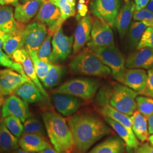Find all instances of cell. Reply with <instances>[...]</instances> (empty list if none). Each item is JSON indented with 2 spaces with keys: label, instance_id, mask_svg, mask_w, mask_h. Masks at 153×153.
Returning a JSON list of instances; mask_svg holds the SVG:
<instances>
[{
  "label": "cell",
  "instance_id": "obj_1",
  "mask_svg": "<svg viewBox=\"0 0 153 153\" xmlns=\"http://www.w3.org/2000/svg\"><path fill=\"white\" fill-rule=\"evenodd\" d=\"M74 148L85 153L100 139L110 133L109 127L98 117L88 114H76L68 120Z\"/></svg>",
  "mask_w": 153,
  "mask_h": 153
},
{
  "label": "cell",
  "instance_id": "obj_2",
  "mask_svg": "<svg viewBox=\"0 0 153 153\" xmlns=\"http://www.w3.org/2000/svg\"><path fill=\"white\" fill-rule=\"evenodd\" d=\"M42 116L47 136L55 150L60 153L71 152L74 141L65 119L52 111L43 112Z\"/></svg>",
  "mask_w": 153,
  "mask_h": 153
},
{
  "label": "cell",
  "instance_id": "obj_3",
  "mask_svg": "<svg viewBox=\"0 0 153 153\" xmlns=\"http://www.w3.org/2000/svg\"><path fill=\"white\" fill-rule=\"evenodd\" d=\"M139 94L124 85L115 83L109 88H103L98 94L99 104L108 103L121 112L131 116L136 111V99Z\"/></svg>",
  "mask_w": 153,
  "mask_h": 153
},
{
  "label": "cell",
  "instance_id": "obj_4",
  "mask_svg": "<svg viewBox=\"0 0 153 153\" xmlns=\"http://www.w3.org/2000/svg\"><path fill=\"white\" fill-rule=\"evenodd\" d=\"M69 67L74 73L89 76H105L112 73L109 68L88 49L74 57Z\"/></svg>",
  "mask_w": 153,
  "mask_h": 153
},
{
  "label": "cell",
  "instance_id": "obj_5",
  "mask_svg": "<svg viewBox=\"0 0 153 153\" xmlns=\"http://www.w3.org/2000/svg\"><path fill=\"white\" fill-rule=\"evenodd\" d=\"M98 80L89 78H75L71 79L56 88L53 93L71 94L85 100L93 99L100 87Z\"/></svg>",
  "mask_w": 153,
  "mask_h": 153
},
{
  "label": "cell",
  "instance_id": "obj_6",
  "mask_svg": "<svg viewBox=\"0 0 153 153\" xmlns=\"http://www.w3.org/2000/svg\"><path fill=\"white\" fill-rule=\"evenodd\" d=\"M88 50L109 68L116 80H118L126 71L125 58L115 45L107 47H88Z\"/></svg>",
  "mask_w": 153,
  "mask_h": 153
},
{
  "label": "cell",
  "instance_id": "obj_7",
  "mask_svg": "<svg viewBox=\"0 0 153 153\" xmlns=\"http://www.w3.org/2000/svg\"><path fill=\"white\" fill-rule=\"evenodd\" d=\"M74 44V36H67L62 27L57 29L52 40V52L50 62L56 64L65 60L71 54Z\"/></svg>",
  "mask_w": 153,
  "mask_h": 153
},
{
  "label": "cell",
  "instance_id": "obj_8",
  "mask_svg": "<svg viewBox=\"0 0 153 153\" xmlns=\"http://www.w3.org/2000/svg\"><path fill=\"white\" fill-rule=\"evenodd\" d=\"M120 6V0H93L90 11L97 18L114 27Z\"/></svg>",
  "mask_w": 153,
  "mask_h": 153
},
{
  "label": "cell",
  "instance_id": "obj_9",
  "mask_svg": "<svg viewBox=\"0 0 153 153\" xmlns=\"http://www.w3.org/2000/svg\"><path fill=\"white\" fill-rule=\"evenodd\" d=\"M88 47H107L115 45L113 31L107 23L95 19L93 22L90 40L87 44Z\"/></svg>",
  "mask_w": 153,
  "mask_h": 153
},
{
  "label": "cell",
  "instance_id": "obj_10",
  "mask_svg": "<svg viewBox=\"0 0 153 153\" xmlns=\"http://www.w3.org/2000/svg\"><path fill=\"white\" fill-rule=\"evenodd\" d=\"M25 38L24 48L38 54L39 50L48 33L46 25L40 22H34L23 28Z\"/></svg>",
  "mask_w": 153,
  "mask_h": 153
},
{
  "label": "cell",
  "instance_id": "obj_11",
  "mask_svg": "<svg viewBox=\"0 0 153 153\" xmlns=\"http://www.w3.org/2000/svg\"><path fill=\"white\" fill-rule=\"evenodd\" d=\"M60 18V9L51 0H44L35 19L47 26L49 33L54 34L57 29L61 27L59 24Z\"/></svg>",
  "mask_w": 153,
  "mask_h": 153
},
{
  "label": "cell",
  "instance_id": "obj_12",
  "mask_svg": "<svg viewBox=\"0 0 153 153\" xmlns=\"http://www.w3.org/2000/svg\"><path fill=\"white\" fill-rule=\"evenodd\" d=\"M2 118L14 116L19 118L23 123L31 117L27 103L15 94H12L5 99L1 109Z\"/></svg>",
  "mask_w": 153,
  "mask_h": 153
},
{
  "label": "cell",
  "instance_id": "obj_13",
  "mask_svg": "<svg viewBox=\"0 0 153 153\" xmlns=\"http://www.w3.org/2000/svg\"><path fill=\"white\" fill-rule=\"evenodd\" d=\"M52 102L56 109L61 115L71 117L79 109L82 103V99L65 93H53Z\"/></svg>",
  "mask_w": 153,
  "mask_h": 153
},
{
  "label": "cell",
  "instance_id": "obj_14",
  "mask_svg": "<svg viewBox=\"0 0 153 153\" xmlns=\"http://www.w3.org/2000/svg\"><path fill=\"white\" fill-rule=\"evenodd\" d=\"M12 59L22 65L23 69L28 78L37 86L45 98H48V94L37 76L33 61L27 50L25 48L17 50L13 54Z\"/></svg>",
  "mask_w": 153,
  "mask_h": 153
},
{
  "label": "cell",
  "instance_id": "obj_15",
  "mask_svg": "<svg viewBox=\"0 0 153 153\" xmlns=\"http://www.w3.org/2000/svg\"><path fill=\"white\" fill-rule=\"evenodd\" d=\"M31 80L10 69L0 71V95L6 97L14 93L16 88Z\"/></svg>",
  "mask_w": 153,
  "mask_h": 153
},
{
  "label": "cell",
  "instance_id": "obj_16",
  "mask_svg": "<svg viewBox=\"0 0 153 153\" xmlns=\"http://www.w3.org/2000/svg\"><path fill=\"white\" fill-rule=\"evenodd\" d=\"M93 22V19L90 15H86L79 19L74 35V54L78 53L90 41Z\"/></svg>",
  "mask_w": 153,
  "mask_h": 153
},
{
  "label": "cell",
  "instance_id": "obj_17",
  "mask_svg": "<svg viewBox=\"0 0 153 153\" xmlns=\"http://www.w3.org/2000/svg\"><path fill=\"white\" fill-rule=\"evenodd\" d=\"M148 73L142 69H126L117 80L123 85L137 93H140L146 87Z\"/></svg>",
  "mask_w": 153,
  "mask_h": 153
},
{
  "label": "cell",
  "instance_id": "obj_18",
  "mask_svg": "<svg viewBox=\"0 0 153 153\" xmlns=\"http://www.w3.org/2000/svg\"><path fill=\"white\" fill-rule=\"evenodd\" d=\"M126 67L148 70L153 68V48H143L131 53L126 60Z\"/></svg>",
  "mask_w": 153,
  "mask_h": 153
},
{
  "label": "cell",
  "instance_id": "obj_19",
  "mask_svg": "<svg viewBox=\"0 0 153 153\" xmlns=\"http://www.w3.org/2000/svg\"><path fill=\"white\" fill-rule=\"evenodd\" d=\"M135 11V4L133 1L127 2L119 10L115 19V27L121 38H123L128 32Z\"/></svg>",
  "mask_w": 153,
  "mask_h": 153
},
{
  "label": "cell",
  "instance_id": "obj_20",
  "mask_svg": "<svg viewBox=\"0 0 153 153\" xmlns=\"http://www.w3.org/2000/svg\"><path fill=\"white\" fill-rule=\"evenodd\" d=\"M44 0H33L19 4L14 11V18L21 23H26L38 14Z\"/></svg>",
  "mask_w": 153,
  "mask_h": 153
},
{
  "label": "cell",
  "instance_id": "obj_21",
  "mask_svg": "<svg viewBox=\"0 0 153 153\" xmlns=\"http://www.w3.org/2000/svg\"><path fill=\"white\" fill-rule=\"evenodd\" d=\"M14 94L27 103H39L45 98L37 86L31 81L25 82L16 88Z\"/></svg>",
  "mask_w": 153,
  "mask_h": 153
},
{
  "label": "cell",
  "instance_id": "obj_22",
  "mask_svg": "<svg viewBox=\"0 0 153 153\" xmlns=\"http://www.w3.org/2000/svg\"><path fill=\"white\" fill-rule=\"evenodd\" d=\"M19 146L23 150L33 153H39L51 147L45 138L31 134H23L19 140Z\"/></svg>",
  "mask_w": 153,
  "mask_h": 153
},
{
  "label": "cell",
  "instance_id": "obj_23",
  "mask_svg": "<svg viewBox=\"0 0 153 153\" xmlns=\"http://www.w3.org/2000/svg\"><path fill=\"white\" fill-rule=\"evenodd\" d=\"M105 122L115 131L129 149L138 147L140 143L133 131L120 123L108 117H104Z\"/></svg>",
  "mask_w": 153,
  "mask_h": 153
},
{
  "label": "cell",
  "instance_id": "obj_24",
  "mask_svg": "<svg viewBox=\"0 0 153 153\" xmlns=\"http://www.w3.org/2000/svg\"><path fill=\"white\" fill-rule=\"evenodd\" d=\"M126 143L117 137H110L99 143L88 153H123Z\"/></svg>",
  "mask_w": 153,
  "mask_h": 153
},
{
  "label": "cell",
  "instance_id": "obj_25",
  "mask_svg": "<svg viewBox=\"0 0 153 153\" xmlns=\"http://www.w3.org/2000/svg\"><path fill=\"white\" fill-rule=\"evenodd\" d=\"M18 138L14 136L6 126L3 119L0 121V152L10 153L18 149Z\"/></svg>",
  "mask_w": 153,
  "mask_h": 153
},
{
  "label": "cell",
  "instance_id": "obj_26",
  "mask_svg": "<svg viewBox=\"0 0 153 153\" xmlns=\"http://www.w3.org/2000/svg\"><path fill=\"white\" fill-rule=\"evenodd\" d=\"M18 29V24L14 18L13 7L9 6H0V30L11 33Z\"/></svg>",
  "mask_w": 153,
  "mask_h": 153
},
{
  "label": "cell",
  "instance_id": "obj_27",
  "mask_svg": "<svg viewBox=\"0 0 153 153\" xmlns=\"http://www.w3.org/2000/svg\"><path fill=\"white\" fill-rule=\"evenodd\" d=\"M132 124V130L140 141L143 142L149 138L148 119L136 110L133 115L130 116Z\"/></svg>",
  "mask_w": 153,
  "mask_h": 153
},
{
  "label": "cell",
  "instance_id": "obj_28",
  "mask_svg": "<svg viewBox=\"0 0 153 153\" xmlns=\"http://www.w3.org/2000/svg\"><path fill=\"white\" fill-rule=\"evenodd\" d=\"M25 38L23 28L14 33H9L4 42L2 48L6 53L12 59L13 54L18 49L24 48Z\"/></svg>",
  "mask_w": 153,
  "mask_h": 153
},
{
  "label": "cell",
  "instance_id": "obj_29",
  "mask_svg": "<svg viewBox=\"0 0 153 153\" xmlns=\"http://www.w3.org/2000/svg\"><path fill=\"white\" fill-rule=\"evenodd\" d=\"M99 108L100 112L104 117H108L126 126L129 130H132L131 117L113 108L108 103H102Z\"/></svg>",
  "mask_w": 153,
  "mask_h": 153
},
{
  "label": "cell",
  "instance_id": "obj_30",
  "mask_svg": "<svg viewBox=\"0 0 153 153\" xmlns=\"http://www.w3.org/2000/svg\"><path fill=\"white\" fill-rule=\"evenodd\" d=\"M146 28L147 26L142 22L140 21L131 22L128 31L127 36L128 46L131 51L137 49L142 35Z\"/></svg>",
  "mask_w": 153,
  "mask_h": 153
},
{
  "label": "cell",
  "instance_id": "obj_31",
  "mask_svg": "<svg viewBox=\"0 0 153 153\" xmlns=\"http://www.w3.org/2000/svg\"><path fill=\"white\" fill-rule=\"evenodd\" d=\"M66 68L63 66L52 64L49 71L42 81V85L47 88L57 86L65 74Z\"/></svg>",
  "mask_w": 153,
  "mask_h": 153
},
{
  "label": "cell",
  "instance_id": "obj_32",
  "mask_svg": "<svg viewBox=\"0 0 153 153\" xmlns=\"http://www.w3.org/2000/svg\"><path fill=\"white\" fill-rule=\"evenodd\" d=\"M24 133L38 135L40 137L45 138V128L41 121L38 118L30 117L23 123Z\"/></svg>",
  "mask_w": 153,
  "mask_h": 153
},
{
  "label": "cell",
  "instance_id": "obj_33",
  "mask_svg": "<svg viewBox=\"0 0 153 153\" xmlns=\"http://www.w3.org/2000/svg\"><path fill=\"white\" fill-rule=\"evenodd\" d=\"M29 55L30 56L35 69L36 73L37 76L39 80L42 82L44 80L45 76H47L52 64L47 63L45 61L42 60L39 57L38 54L31 50H27Z\"/></svg>",
  "mask_w": 153,
  "mask_h": 153
},
{
  "label": "cell",
  "instance_id": "obj_34",
  "mask_svg": "<svg viewBox=\"0 0 153 153\" xmlns=\"http://www.w3.org/2000/svg\"><path fill=\"white\" fill-rule=\"evenodd\" d=\"M51 1L60 10L61 18L59 24L61 27L67 19L74 16L76 14L75 5L71 4L68 0H52Z\"/></svg>",
  "mask_w": 153,
  "mask_h": 153
},
{
  "label": "cell",
  "instance_id": "obj_35",
  "mask_svg": "<svg viewBox=\"0 0 153 153\" xmlns=\"http://www.w3.org/2000/svg\"><path fill=\"white\" fill-rule=\"evenodd\" d=\"M6 126L16 138H21L24 133V126L22 121L14 116H8L3 118Z\"/></svg>",
  "mask_w": 153,
  "mask_h": 153
},
{
  "label": "cell",
  "instance_id": "obj_36",
  "mask_svg": "<svg viewBox=\"0 0 153 153\" xmlns=\"http://www.w3.org/2000/svg\"><path fill=\"white\" fill-rule=\"evenodd\" d=\"M137 110L147 119L153 115V98L140 96L136 99Z\"/></svg>",
  "mask_w": 153,
  "mask_h": 153
},
{
  "label": "cell",
  "instance_id": "obj_37",
  "mask_svg": "<svg viewBox=\"0 0 153 153\" xmlns=\"http://www.w3.org/2000/svg\"><path fill=\"white\" fill-rule=\"evenodd\" d=\"M11 59L10 57L0 49V65L12 69L21 74L22 76L28 78L23 69L22 65L18 62L13 61Z\"/></svg>",
  "mask_w": 153,
  "mask_h": 153
},
{
  "label": "cell",
  "instance_id": "obj_38",
  "mask_svg": "<svg viewBox=\"0 0 153 153\" xmlns=\"http://www.w3.org/2000/svg\"><path fill=\"white\" fill-rule=\"evenodd\" d=\"M52 38H53V34L51 33H48L44 42L40 47L38 53L39 57L42 60L49 64H51L50 60H51V57L52 52Z\"/></svg>",
  "mask_w": 153,
  "mask_h": 153
},
{
  "label": "cell",
  "instance_id": "obj_39",
  "mask_svg": "<svg viewBox=\"0 0 153 153\" xmlns=\"http://www.w3.org/2000/svg\"><path fill=\"white\" fill-rule=\"evenodd\" d=\"M133 19L135 21L142 22L147 27H153V12L146 9L135 11L133 15Z\"/></svg>",
  "mask_w": 153,
  "mask_h": 153
},
{
  "label": "cell",
  "instance_id": "obj_40",
  "mask_svg": "<svg viewBox=\"0 0 153 153\" xmlns=\"http://www.w3.org/2000/svg\"><path fill=\"white\" fill-rule=\"evenodd\" d=\"M153 48V27H147L142 35L137 49L143 48Z\"/></svg>",
  "mask_w": 153,
  "mask_h": 153
},
{
  "label": "cell",
  "instance_id": "obj_41",
  "mask_svg": "<svg viewBox=\"0 0 153 153\" xmlns=\"http://www.w3.org/2000/svg\"><path fill=\"white\" fill-rule=\"evenodd\" d=\"M139 94L153 98V68L148 70V79L146 87Z\"/></svg>",
  "mask_w": 153,
  "mask_h": 153
},
{
  "label": "cell",
  "instance_id": "obj_42",
  "mask_svg": "<svg viewBox=\"0 0 153 153\" xmlns=\"http://www.w3.org/2000/svg\"><path fill=\"white\" fill-rule=\"evenodd\" d=\"M85 0H79V3L77 6L78 15L77 19L79 20L83 16H86L88 13V6L85 4Z\"/></svg>",
  "mask_w": 153,
  "mask_h": 153
},
{
  "label": "cell",
  "instance_id": "obj_43",
  "mask_svg": "<svg viewBox=\"0 0 153 153\" xmlns=\"http://www.w3.org/2000/svg\"><path fill=\"white\" fill-rule=\"evenodd\" d=\"M149 1L150 0H134L136 11H139L143 9H145Z\"/></svg>",
  "mask_w": 153,
  "mask_h": 153
},
{
  "label": "cell",
  "instance_id": "obj_44",
  "mask_svg": "<svg viewBox=\"0 0 153 153\" xmlns=\"http://www.w3.org/2000/svg\"><path fill=\"white\" fill-rule=\"evenodd\" d=\"M19 4V0H0V5L14 6H16Z\"/></svg>",
  "mask_w": 153,
  "mask_h": 153
},
{
  "label": "cell",
  "instance_id": "obj_45",
  "mask_svg": "<svg viewBox=\"0 0 153 153\" xmlns=\"http://www.w3.org/2000/svg\"><path fill=\"white\" fill-rule=\"evenodd\" d=\"M150 146L148 143H145L141 146L137 147L135 153H149Z\"/></svg>",
  "mask_w": 153,
  "mask_h": 153
},
{
  "label": "cell",
  "instance_id": "obj_46",
  "mask_svg": "<svg viewBox=\"0 0 153 153\" xmlns=\"http://www.w3.org/2000/svg\"><path fill=\"white\" fill-rule=\"evenodd\" d=\"M148 131L149 134H153V115L148 119Z\"/></svg>",
  "mask_w": 153,
  "mask_h": 153
},
{
  "label": "cell",
  "instance_id": "obj_47",
  "mask_svg": "<svg viewBox=\"0 0 153 153\" xmlns=\"http://www.w3.org/2000/svg\"><path fill=\"white\" fill-rule=\"evenodd\" d=\"M38 153H60L58 151H57L56 150H55V149H53L52 147H49V148H47L45 149H44L43 150L39 152Z\"/></svg>",
  "mask_w": 153,
  "mask_h": 153
},
{
  "label": "cell",
  "instance_id": "obj_48",
  "mask_svg": "<svg viewBox=\"0 0 153 153\" xmlns=\"http://www.w3.org/2000/svg\"><path fill=\"white\" fill-rule=\"evenodd\" d=\"M145 9L149 11L153 12V0H150L148 5Z\"/></svg>",
  "mask_w": 153,
  "mask_h": 153
},
{
  "label": "cell",
  "instance_id": "obj_49",
  "mask_svg": "<svg viewBox=\"0 0 153 153\" xmlns=\"http://www.w3.org/2000/svg\"><path fill=\"white\" fill-rule=\"evenodd\" d=\"M5 97L0 95V114H1V110L2 109V105L5 102Z\"/></svg>",
  "mask_w": 153,
  "mask_h": 153
},
{
  "label": "cell",
  "instance_id": "obj_50",
  "mask_svg": "<svg viewBox=\"0 0 153 153\" xmlns=\"http://www.w3.org/2000/svg\"><path fill=\"white\" fill-rule=\"evenodd\" d=\"M12 153H33V152H26L25 150H23V149H17L16 151L12 152Z\"/></svg>",
  "mask_w": 153,
  "mask_h": 153
},
{
  "label": "cell",
  "instance_id": "obj_51",
  "mask_svg": "<svg viewBox=\"0 0 153 153\" xmlns=\"http://www.w3.org/2000/svg\"><path fill=\"white\" fill-rule=\"evenodd\" d=\"M148 139L149 140V142H150V143L152 144V145L153 146V134H152L151 136H150Z\"/></svg>",
  "mask_w": 153,
  "mask_h": 153
},
{
  "label": "cell",
  "instance_id": "obj_52",
  "mask_svg": "<svg viewBox=\"0 0 153 153\" xmlns=\"http://www.w3.org/2000/svg\"><path fill=\"white\" fill-rule=\"evenodd\" d=\"M3 44H4V41L1 39H0V49L2 48Z\"/></svg>",
  "mask_w": 153,
  "mask_h": 153
},
{
  "label": "cell",
  "instance_id": "obj_53",
  "mask_svg": "<svg viewBox=\"0 0 153 153\" xmlns=\"http://www.w3.org/2000/svg\"><path fill=\"white\" fill-rule=\"evenodd\" d=\"M68 1H69L71 4L74 5H76V0H68Z\"/></svg>",
  "mask_w": 153,
  "mask_h": 153
},
{
  "label": "cell",
  "instance_id": "obj_54",
  "mask_svg": "<svg viewBox=\"0 0 153 153\" xmlns=\"http://www.w3.org/2000/svg\"><path fill=\"white\" fill-rule=\"evenodd\" d=\"M149 153H153V146H150L149 150Z\"/></svg>",
  "mask_w": 153,
  "mask_h": 153
},
{
  "label": "cell",
  "instance_id": "obj_55",
  "mask_svg": "<svg viewBox=\"0 0 153 153\" xmlns=\"http://www.w3.org/2000/svg\"><path fill=\"white\" fill-rule=\"evenodd\" d=\"M22 3H25L26 2H27V1H33V0H21Z\"/></svg>",
  "mask_w": 153,
  "mask_h": 153
},
{
  "label": "cell",
  "instance_id": "obj_56",
  "mask_svg": "<svg viewBox=\"0 0 153 153\" xmlns=\"http://www.w3.org/2000/svg\"><path fill=\"white\" fill-rule=\"evenodd\" d=\"M129 0H125V1H126V2H128Z\"/></svg>",
  "mask_w": 153,
  "mask_h": 153
},
{
  "label": "cell",
  "instance_id": "obj_57",
  "mask_svg": "<svg viewBox=\"0 0 153 153\" xmlns=\"http://www.w3.org/2000/svg\"><path fill=\"white\" fill-rule=\"evenodd\" d=\"M90 1H93V0H90Z\"/></svg>",
  "mask_w": 153,
  "mask_h": 153
},
{
  "label": "cell",
  "instance_id": "obj_58",
  "mask_svg": "<svg viewBox=\"0 0 153 153\" xmlns=\"http://www.w3.org/2000/svg\"><path fill=\"white\" fill-rule=\"evenodd\" d=\"M51 1H52V0H51Z\"/></svg>",
  "mask_w": 153,
  "mask_h": 153
}]
</instances>
